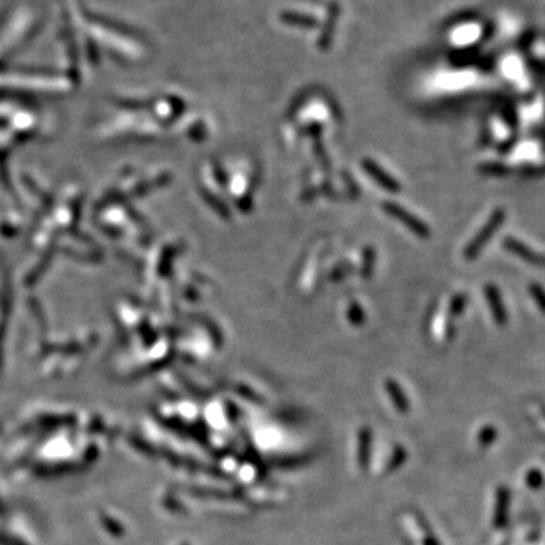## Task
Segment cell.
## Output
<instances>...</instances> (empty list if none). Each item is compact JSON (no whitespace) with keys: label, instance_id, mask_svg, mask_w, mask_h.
<instances>
[{"label":"cell","instance_id":"2","mask_svg":"<svg viewBox=\"0 0 545 545\" xmlns=\"http://www.w3.org/2000/svg\"><path fill=\"white\" fill-rule=\"evenodd\" d=\"M362 167L367 170V173L373 177V179H376V181L384 186V188H386V190H389V191H399L400 190V185L397 184L394 179L389 176V175H386L384 170H382L376 162H373L371 159H364L362 161Z\"/></svg>","mask_w":545,"mask_h":545},{"label":"cell","instance_id":"1","mask_svg":"<svg viewBox=\"0 0 545 545\" xmlns=\"http://www.w3.org/2000/svg\"><path fill=\"white\" fill-rule=\"evenodd\" d=\"M384 209L389 215L395 217L397 220H400L404 226H408V228L414 233H417L418 237L424 238V237L429 235V229H427V226L423 221H419L417 217L410 215L406 209H403L402 206H397L395 204H386V201L384 204Z\"/></svg>","mask_w":545,"mask_h":545}]
</instances>
